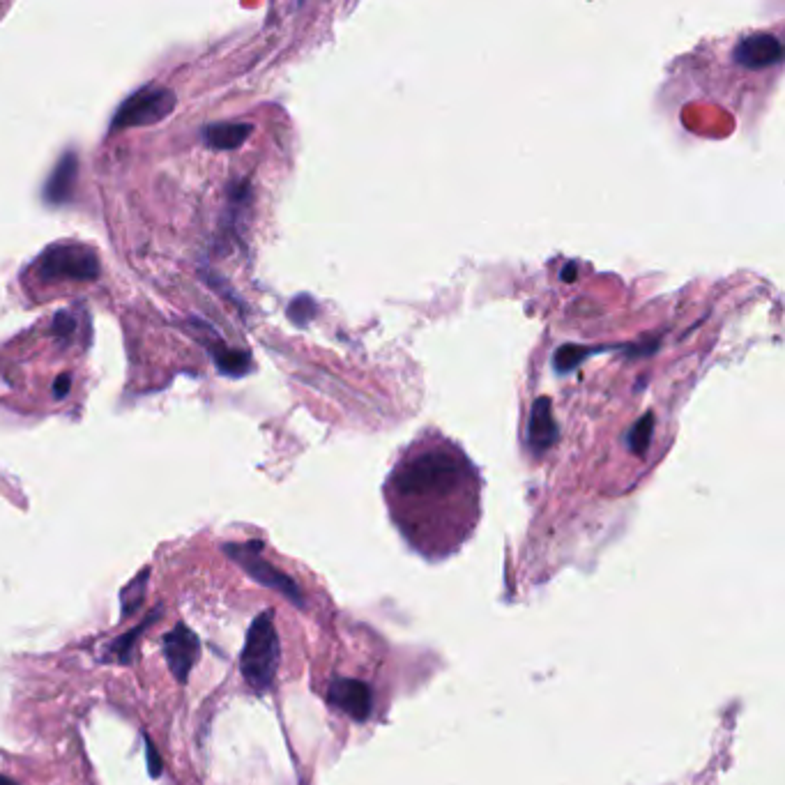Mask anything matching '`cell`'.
<instances>
[{
	"instance_id": "obj_7",
	"label": "cell",
	"mask_w": 785,
	"mask_h": 785,
	"mask_svg": "<svg viewBox=\"0 0 785 785\" xmlns=\"http://www.w3.org/2000/svg\"><path fill=\"white\" fill-rule=\"evenodd\" d=\"M327 698L334 707H339L341 712H346L348 716H353L355 721H367L371 714V691L367 684L348 680V677H341V680H334L330 684V691H327Z\"/></svg>"
},
{
	"instance_id": "obj_3",
	"label": "cell",
	"mask_w": 785,
	"mask_h": 785,
	"mask_svg": "<svg viewBox=\"0 0 785 785\" xmlns=\"http://www.w3.org/2000/svg\"><path fill=\"white\" fill-rule=\"evenodd\" d=\"M97 274V256L81 245H53L33 265V277L42 284H49V281H90L97 279Z\"/></svg>"
},
{
	"instance_id": "obj_9",
	"label": "cell",
	"mask_w": 785,
	"mask_h": 785,
	"mask_svg": "<svg viewBox=\"0 0 785 785\" xmlns=\"http://www.w3.org/2000/svg\"><path fill=\"white\" fill-rule=\"evenodd\" d=\"M148 581H150V567L139 571V574L127 583V588L120 592V617H123V620H129V617L136 615V611L141 608L148 592Z\"/></svg>"
},
{
	"instance_id": "obj_11",
	"label": "cell",
	"mask_w": 785,
	"mask_h": 785,
	"mask_svg": "<svg viewBox=\"0 0 785 785\" xmlns=\"http://www.w3.org/2000/svg\"><path fill=\"white\" fill-rule=\"evenodd\" d=\"M247 134H249L247 125H212V127H208V132H205L210 146H215V148L240 146V143L247 139Z\"/></svg>"
},
{
	"instance_id": "obj_5",
	"label": "cell",
	"mask_w": 785,
	"mask_h": 785,
	"mask_svg": "<svg viewBox=\"0 0 785 785\" xmlns=\"http://www.w3.org/2000/svg\"><path fill=\"white\" fill-rule=\"evenodd\" d=\"M175 106V95L166 88H143L134 93L127 102L118 109V116L113 120V127H141L152 125L169 116Z\"/></svg>"
},
{
	"instance_id": "obj_12",
	"label": "cell",
	"mask_w": 785,
	"mask_h": 785,
	"mask_svg": "<svg viewBox=\"0 0 785 785\" xmlns=\"http://www.w3.org/2000/svg\"><path fill=\"white\" fill-rule=\"evenodd\" d=\"M146 760H148V772L152 779H159L162 776V758H159V751L152 739L146 735Z\"/></svg>"
},
{
	"instance_id": "obj_1",
	"label": "cell",
	"mask_w": 785,
	"mask_h": 785,
	"mask_svg": "<svg viewBox=\"0 0 785 785\" xmlns=\"http://www.w3.org/2000/svg\"><path fill=\"white\" fill-rule=\"evenodd\" d=\"M477 472L454 442L442 436L415 440L392 470L387 500L410 539H426L429 523L477 512ZM468 521V518H466Z\"/></svg>"
},
{
	"instance_id": "obj_2",
	"label": "cell",
	"mask_w": 785,
	"mask_h": 785,
	"mask_svg": "<svg viewBox=\"0 0 785 785\" xmlns=\"http://www.w3.org/2000/svg\"><path fill=\"white\" fill-rule=\"evenodd\" d=\"M279 654L281 645L277 629H274L272 611H265L249 627L240 657V673L256 693H265L272 687L281 659Z\"/></svg>"
},
{
	"instance_id": "obj_13",
	"label": "cell",
	"mask_w": 785,
	"mask_h": 785,
	"mask_svg": "<svg viewBox=\"0 0 785 785\" xmlns=\"http://www.w3.org/2000/svg\"><path fill=\"white\" fill-rule=\"evenodd\" d=\"M0 785H19V783H17V781H12L10 776H3V774H0Z\"/></svg>"
},
{
	"instance_id": "obj_8",
	"label": "cell",
	"mask_w": 785,
	"mask_h": 785,
	"mask_svg": "<svg viewBox=\"0 0 785 785\" xmlns=\"http://www.w3.org/2000/svg\"><path fill=\"white\" fill-rule=\"evenodd\" d=\"M157 615H162V606H157L155 613H152L148 620H143L141 624H136L134 629L125 631L123 636H118L116 640H111V643L106 645L102 661H106V663H120V666H129V663H132V659H134L136 643H139V638H141L143 631H146L150 624L157 620Z\"/></svg>"
},
{
	"instance_id": "obj_10",
	"label": "cell",
	"mask_w": 785,
	"mask_h": 785,
	"mask_svg": "<svg viewBox=\"0 0 785 785\" xmlns=\"http://www.w3.org/2000/svg\"><path fill=\"white\" fill-rule=\"evenodd\" d=\"M74 157L67 155L60 166L53 173V178L49 180V187H47V198L53 203H60L63 198H67L72 189V182H74Z\"/></svg>"
},
{
	"instance_id": "obj_4",
	"label": "cell",
	"mask_w": 785,
	"mask_h": 785,
	"mask_svg": "<svg viewBox=\"0 0 785 785\" xmlns=\"http://www.w3.org/2000/svg\"><path fill=\"white\" fill-rule=\"evenodd\" d=\"M263 551V544L261 541H249V544H226L224 546V553L231 558L233 562H238V565L247 571V576L254 578L256 583L265 585V588H270L274 592L284 594L288 601H293L295 606H302V590L297 588V583L293 581L291 576H286L284 571H279L277 567H272L268 560L261 555Z\"/></svg>"
},
{
	"instance_id": "obj_6",
	"label": "cell",
	"mask_w": 785,
	"mask_h": 785,
	"mask_svg": "<svg viewBox=\"0 0 785 785\" xmlns=\"http://www.w3.org/2000/svg\"><path fill=\"white\" fill-rule=\"evenodd\" d=\"M198 654H201V640L187 624H175L169 634L164 636V657L173 677L180 684L189 682V673L196 666Z\"/></svg>"
}]
</instances>
